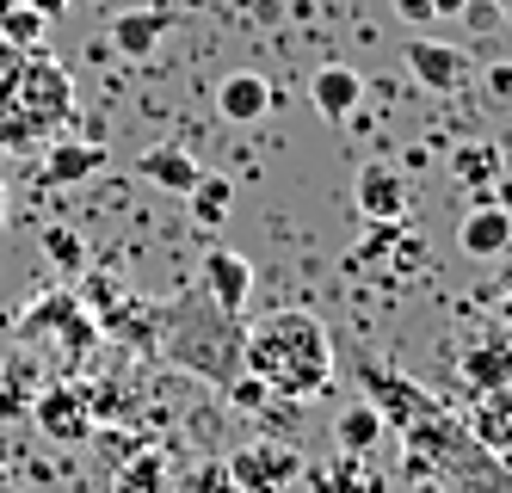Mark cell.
<instances>
[{
	"label": "cell",
	"mask_w": 512,
	"mask_h": 493,
	"mask_svg": "<svg viewBox=\"0 0 512 493\" xmlns=\"http://www.w3.org/2000/svg\"><path fill=\"white\" fill-rule=\"evenodd\" d=\"M136 167H142V179H155L161 192H173V198H186L192 185L204 179V173H198V161H192V155H186L179 142H149V148H142V161H136Z\"/></svg>",
	"instance_id": "cell-16"
},
{
	"label": "cell",
	"mask_w": 512,
	"mask_h": 493,
	"mask_svg": "<svg viewBox=\"0 0 512 493\" xmlns=\"http://www.w3.org/2000/svg\"><path fill=\"white\" fill-rule=\"evenodd\" d=\"M241 364L253 383L284 401H321L334 383V339L309 309H272L247 327Z\"/></svg>",
	"instance_id": "cell-1"
},
{
	"label": "cell",
	"mask_w": 512,
	"mask_h": 493,
	"mask_svg": "<svg viewBox=\"0 0 512 493\" xmlns=\"http://www.w3.org/2000/svg\"><path fill=\"white\" fill-rule=\"evenodd\" d=\"M25 7H31V13H44V19L56 25V19L68 13V7H75V0H25Z\"/></svg>",
	"instance_id": "cell-28"
},
{
	"label": "cell",
	"mask_w": 512,
	"mask_h": 493,
	"mask_svg": "<svg viewBox=\"0 0 512 493\" xmlns=\"http://www.w3.org/2000/svg\"><path fill=\"white\" fill-rule=\"evenodd\" d=\"M75 74L50 50H25L19 68L0 81V155H38L75 124Z\"/></svg>",
	"instance_id": "cell-2"
},
{
	"label": "cell",
	"mask_w": 512,
	"mask_h": 493,
	"mask_svg": "<svg viewBox=\"0 0 512 493\" xmlns=\"http://www.w3.org/2000/svg\"><path fill=\"white\" fill-rule=\"evenodd\" d=\"M44 253H50L56 272H68V278H81V272H87V247H81L75 229H50V235H44Z\"/></svg>",
	"instance_id": "cell-25"
},
{
	"label": "cell",
	"mask_w": 512,
	"mask_h": 493,
	"mask_svg": "<svg viewBox=\"0 0 512 493\" xmlns=\"http://www.w3.org/2000/svg\"><path fill=\"white\" fill-rule=\"evenodd\" d=\"M482 93H488V105H512V62H488Z\"/></svg>",
	"instance_id": "cell-26"
},
{
	"label": "cell",
	"mask_w": 512,
	"mask_h": 493,
	"mask_svg": "<svg viewBox=\"0 0 512 493\" xmlns=\"http://www.w3.org/2000/svg\"><path fill=\"white\" fill-rule=\"evenodd\" d=\"M216 111H223L229 124H260L266 111H272V87L260 81V74H229L223 87H216Z\"/></svg>",
	"instance_id": "cell-19"
},
{
	"label": "cell",
	"mask_w": 512,
	"mask_h": 493,
	"mask_svg": "<svg viewBox=\"0 0 512 493\" xmlns=\"http://www.w3.org/2000/svg\"><path fill=\"white\" fill-rule=\"evenodd\" d=\"M469 438L482 444L488 457H512V389L475 395V413H469Z\"/></svg>",
	"instance_id": "cell-17"
},
{
	"label": "cell",
	"mask_w": 512,
	"mask_h": 493,
	"mask_svg": "<svg viewBox=\"0 0 512 493\" xmlns=\"http://www.w3.org/2000/svg\"><path fill=\"white\" fill-rule=\"evenodd\" d=\"M186 204H192V222H198V229H216V222H229V210H235V185H229L223 173H204L192 192H186Z\"/></svg>",
	"instance_id": "cell-23"
},
{
	"label": "cell",
	"mask_w": 512,
	"mask_h": 493,
	"mask_svg": "<svg viewBox=\"0 0 512 493\" xmlns=\"http://www.w3.org/2000/svg\"><path fill=\"white\" fill-rule=\"evenodd\" d=\"M13 7H25V0H0V13H13Z\"/></svg>",
	"instance_id": "cell-34"
},
{
	"label": "cell",
	"mask_w": 512,
	"mask_h": 493,
	"mask_svg": "<svg viewBox=\"0 0 512 493\" xmlns=\"http://www.w3.org/2000/svg\"><path fill=\"white\" fill-rule=\"evenodd\" d=\"M309 99H315V111H321L327 124H352L358 105H364V74L346 68V62H327V68H315Z\"/></svg>",
	"instance_id": "cell-14"
},
{
	"label": "cell",
	"mask_w": 512,
	"mask_h": 493,
	"mask_svg": "<svg viewBox=\"0 0 512 493\" xmlns=\"http://www.w3.org/2000/svg\"><path fill=\"white\" fill-rule=\"evenodd\" d=\"M44 327L62 333V352H75V358L93 346V333H99V327L87 321V309H81V296H75V290H44V296L19 315V339H38Z\"/></svg>",
	"instance_id": "cell-5"
},
{
	"label": "cell",
	"mask_w": 512,
	"mask_h": 493,
	"mask_svg": "<svg viewBox=\"0 0 512 493\" xmlns=\"http://www.w3.org/2000/svg\"><path fill=\"white\" fill-rule=\"evenodd\" d=\"M0 229H7V185H0Z\"/></svg>",
	"instance_id": "cell-32"
},
{
	"label": "cell",
	"mask_w": 512,
	"mask_h": 493,
	"mask_svg": "<svg viewBox=\"0 0 512 493\" xmlns=\"http://www.w3.org/2000/svg\"><path fill=\"white\" fill-rule=\"evenodd\" d=\"M500 148L494 142H457L451 148V179L463 185V192H475V198H488L494 185H500Z\"/></svg>",
	"instance_id": "cell-20"
},
{
	"label": "cell",
	"mask_w": 512,
	"mask_h": 493,
	"mask_svg": "<svg viewBox=\"0 0 512 493\" xmlns=\"http://www.w3.org/2000/svg\"><path fill=\"white\" fill-rule=\"evenodd\" d=\"M506 259H512V247H506Z\"/></svg>",
	"instance_id": "cell-36"
},
{
	"label": "cell",
	"mask_w": 512,
	"mask_h": 493,
	"mask_svg": "<svg viewBox=\"0 0 512 493\" xmlns=\"http://www.w3.org/2000/svg\"><path fill=\"white\" fill-rule=\"evenodd\" d=\"M223 475H229L235 493H284L290 481L303 475V457H297V450H284V444H247V450L229 457Z\"/></svg>",
	"instance_id": "cell-7"
},
{
	"label": "cell",
	"mask_w": 512,
	"mask_h": 493,
	"mask_svg": "<svg viewBox=\"0 0 512 493\" xmlns=\"http://www.w3.org/2000/svg\"><path fill=\"white\" fill-rule=\"evenodd\" d=\"M13 413H25V401H19V389H0V420H13Z\"/></svg>",
	"instance_id": "cell-30"
},
{
	"label": "cell",
	"mask_w": 512,
	"mask_h": 493,
	"mask_svg": "<svg viewBox=\"0 0 512 493\" xmlns=\"http://www.w3.org/2000/svg\"><path fill=\"white\" fill-rule=\"evenodd\" d=\"M364 383H371V407L383 413V420H395L401 432L438 413V401L414 383V376H383V370H364Z\"/></svg>",
	"instance_id": "cell-11"
},
{
	"label": "cell",
	"mask_w": 512,
	"mask_h": 493,
	"mask_svg": "<svg viewBox=\"0 0 512 493\" xmlns=\"http://www.w3.org/2000/svg\"><path fill=\"white\" fill-rule=\"evenodd\" d=\"M241 315H229L223 302H210L204 290H186V296H173L161 302V339H155V352L179 370H192L204 376V383L216 389H229L235 376H241Z\"/></svg>",
	"instance_id": "cell-3"
},
{
	"label": "cell",
	"mask_w": 512,
	"mask_h": 493,
	"mask_svg": "<svg viewBox=\"0 0 512 493\" xmlns=\"http://www.w3.org/2000/svg\"><path fill=\"white\" fill-rule=\"evenodd\" d=\"M0 37H7L13 50H44L50 19H44V13H31V7H13V13H0Z\"/></svg>",
	"instance_id": "cell-24"
},
{
	"label": "cell",
	"mask_w": 512,
	"mask_h": 493,
	"mask_svg": "<svg viewBox=\"0 0 512 493\" xmlns=\"http://www.w3.org/2000/svg\"><path fill=\"white\" fill-rule=\"evenodd\" d=\"M457 247L469 259H506V247H512V210L494 204V198H475L463 210V222H457Z\"/></svg>",
	"instance_id": "cell-9"
},
{
	"label": "cell",
	"mask_w": 512,
	"mask_h": 493,
	"mask_svg": "<svg viewBox=\"0 0 512 493\" xmlns=\"http://www.w3.org/2000/svg\"><path fill=\"white\" fill-rule=\"evenodd\" d=\"M112 493H173V469H167V457H161V450H136V457H124Z\"/></svg>",
	"instance_id": "cell-22"
},
{
	"label": "cell",
	"mask_w": 512,
	"mask_h": 493,
	"mask_svg": "<svg viewBox=\"0 0 512 493\" xmlns=\"http://www.w3.org/2000/svg\"><path fill=\"white\" fill-rule=\"evenodd\" d=\"M500 321H506V327H512V296H506V302H500Z\"/></svg>",
	"instance_id": "cell-33"
},
{
	"label": "cell",
	"mask_w": 512,
	"mask_h": 493,
	"mask_svg": "<svg viewBox=\"0 0 512 493\" xmlns=\"http://www.w3.org/2000/svg\"><path fill=\"white\" fill-rule=\"evenodd\" d=\"M432 13L438 19H457V13H469V0H432Z\"/></svg>",
	"instance_id": "cell-31"
},
{
	"label": "cell",
	"mask_w": 512,
	"mask_h": 493,
	"mask_svg": "<svg viewBox=\"0 0 512 493\" xmlns=\"http://www.w3.org/2000/svg\"><path fill=\"white\" fill-rule=\"evenodd\" d=\"M198 278H204V296L210 302H223L229 315H241L247 296H253V259L235 253V247H210L204 265H198Z\"/></svg>",
	"instance_id": "cell-10"
},
{
	"label": "cell",
	"mask_w": 512,
	"mask_h": 493,
	"mask_svg": "<svg viewBox=\"0 0 512 493\" xmlns=\"http://www.w3.org/2000/svg\"><path fill=\"white\" fill-rule=\"evenodd\" d=\"M105 167V142H87V136H56L38 148V179L44 185H81Z\"/></svg>",
	"instance_id": "cell-12"
},
{
	"label": "cell",
	"mask_w": 512,
	"mask_h": 493,
	"mask_svg": "<svg viewBox=\"0 0 512 493\" xmlns=\"http://www.w3.org/2000/svg\"><path fill=\"white\" fill-rule=\"evenodd\" d=\"M352 210L364 222H401L408 216V179L395 173V161H364L352 173Z\"/></svg>",
	"instance_id": "cell-8"
},
{
	"label": "cell",
	"mask_w": 512,
	"mask_h": 493,
	"mask_svg": "<svg viewBox=\"0 0 512 493\" xmlns=\"http://www.w3.org/2000/svg\"><path fill=\"white\" fill-rule=\"evenodd\" d=\"M389 7H395L401 25H432V19H438V13H432V0H389Z\"/></svg>",
	"instance_id": "cell-27"
},
{
	"label": "cell",
	"mask_w": 512,
	"mask_h": 493,
	"mask_svg": "<svg viewBox=\"0 0 512 493\" xmlns=\"http://www.w3.org/2000/svg\"><path fill=\"white\" fill-rule=\"evenodd\" d=\"M408 74L426 93H451L463 81V50L438 44V37H414V44H408Z\"/></svg>",
	"instance_id": "cell-15"
},
{
	"label": "cell",
	"mask_w": 512,
	"mask_h": 493,
	"mask_svg": "<svg viewBox=\"0 0 512 493\" xmlns=\"http://www.w3.org/2000/svg\"><path fill=\"white\" fill-rule=\"evenodd\" d=\"M420 259H426V241L408 235L401 222H364V241L346 253V272H358V278H377V272L401 278V272H414Z\"/></svg>",
	"instance_id": "cell-4"
},
{
	"label": "cell",
	"mask_w": 512,
	"mask_h": 493,
	"mask_svg": "<svg viewBox=\"0 0 512 493\" xmlns=\"http://www.w3.org/2000/svg\"><path fill=\"white\" fill-rule=\"evenodd\" d=\"M457 376L475 395L512 389V333H488V339H475V346H463L457 352Z\"/></svg>",
	"instance_id": "cell-13"
},
{
	"label": "cell",
	"mask_w": 512,
	"mask_h": 493,
	"mask_svg": "<svg viewBox=\"0 0 512 493\" xmlns=\"http://www.w3.org/2000/svg\"><path fill=\"white\" fill-rule=\"evenodd\" d=\"M383 432H389L383 413L371 401H352L340 420H334V450H340V457H371V450L383 444Z\"/></svg>",
	"instance_id": "cell-21"
},
{
	"label": "cell",
	"mask_w": 512,
	"mask_h": 493,
	"mask_svg": "<svg viewBox=\"0 0 512 493\" xmlns=\"http://www.w3.org/2000/svg\"><path fill=\"white\" fill-rule=\"evenodd\" d=\"M31 420H38V432L50 444H87L93 426H99L93 407H87V383H50V389H38Z\"/></svg>",
	"instance_id": "cell-6"
},
{
	"label": "cell",
	"mask_w": 512,
	"mask_h": 493,
	"mask_svg": "<svg viewBox=\"0 0 512 493\" xmlns=\"http://www.w3.org/2000/svg\"><path fill=\"white\" fill-rule=\"evenodd\" d=\"M0 493H7V469H0Z\"/></svg>",
	"instance_id": "cell-35"
},
{
	"label": "cell",
	"mask_w": 512,
	"mask_h": 493,
	"mask_svg": "<svg viewBox=\"0 0 512 493\" xmlns=\"http://www.w3.org/2000/svg\"><path fill=\"white\" fill-rule=\"evenodd\" d=\"M19 56H25V50H13V44H7V37H0V81H7V74L19 68Z\"/></svg>",
	"instance_id": "cell-29"
},
{
	"label": "cell",
	"mask_w": 512,
	"mask_h": 493,
	"mask_svg": "<svg viewBox=\"0 0 512 493\" xmlns=\"http://www.w3.org/2000/svg\"><path fill=\"white\" fill-rule=\"evenodd\" d=\"M167 25H173V13L167 7H136V13H118L112 19V50L118 56H130V62H142L161 37H167Z\"/></svg>",
	"instance_id": "cell-18"
}]
</instances>
